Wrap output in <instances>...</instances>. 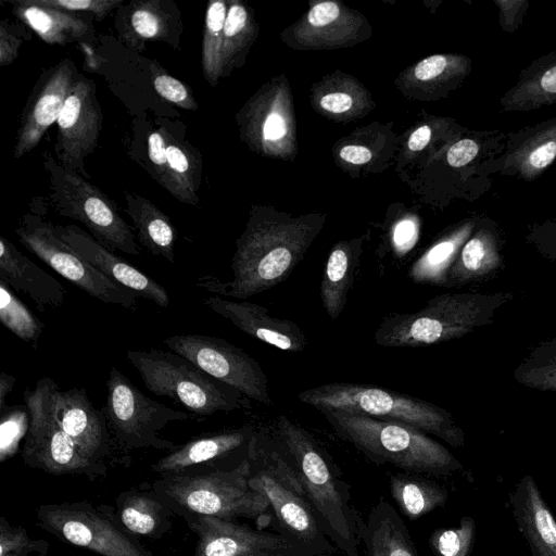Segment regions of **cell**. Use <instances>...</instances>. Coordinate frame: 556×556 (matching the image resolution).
<instances>
[{"instance_id":"obj_1","label":"cell","mask_w":556,"mask_h":556,"mask_svg":"<svg viewBox=\"0 0 556 556\" xmlns=\"http://www.w3.org/2000/svg\"><path fill=\"white\" fill-rule=\"evenodd\" d=\"M274 442L329 540L344 556H359L358 511L352 503L350 484L329 454L307 430L285 415L276 419Z\"/></svg>"},{"instance_id":"obj_2","label":"cell","mask_w":556,"mask_h":556,"mask_svg":"<svg viewBox=\"0 0 556 556\" xmlns=\"http://www.w3.org/2000/svg\"><path fill=\"white\" fill-rule=\"evenodd\" d=\"M247 458L249 482L267 500L275 532L287 540L298 556L333 555L338 548L326 534L274 440L256 431L248 446Z\"/></svg>"},{"instance_id":"obj_3","label":"cell","mask_w":556,"mask_h":556,"mask_svg":"<svg viewBox=\"0 0 556 556\" xmlns=\"http://www.w3.org/2000/svg\"><path fill=\"white\" fill-rule=\"evenodd\" d=\"M245 457L231 469L198 468L162 475L151 484L173 513L185 521L210 516L220 519H261L269 513L265 496L250 482Z\"/></svg>"},{"instance_id":"obj_4","label":"cell","mask_w":556,"mask_h":556,"mask_svg":"<svg viewBox=\"0 0 556 556\" xmlns=\"http://www.w3.org/2000/svg\"><path fill=\"white\" fill-rule=\"evenodd\" d=\"M336 433L370 462L406 472L450 476L460 462L441 443L412 426L345 412L321 413Z\"/></svg>"},{"instance_id":"obj_5","label":"cell","mask_w":556,"mask_h":556,"mask_svg":"<svg viewBox=\"0 0 556 556\" xmlns=\"http://www.w3.org/2000/svg\"><path fill=\"white\" fill-rule=\"evenodd\" d=\"M513 298L505 291L440 294L415 313L386 317L375 341L386 348H416L457 339L492 324L496 311Z\"/></svg>"},{"instance_id":"obj_6","label":"cell","mask_w":556,"mask_h":556,"mask_svg":"<svg viewBox=\"0 0 556 556\" xmlns=\"http://www.w3.org/2000/svg\"><path fill=\"white\" fill-rule=\"evenodd\" d=\"M298 399L320 413L339 410L396 421L433 434L454 447L465 444V433L450 412L377 386L332 382L303 390Z\"/></svg>"},{"instance_id":"obj_7","label":"cell","mask_w":556,"mask_h":556,"mask_svg":"<svg viewBox=\"0 0 556 556\" xmlns=\"http://www.w3.org/2000/svg\"><path fill=\"white\" fill-rule=\"evenodd\" d=\"M126 358L149 391L172 399L192 416H210L250 407L249 399L241 392L172 351L129 350Z\"/></svg>"},{"instance_id":"obj_8","label":"cell","mask_w":556,"mask_h":556,"mask_svg":"<svg viewBox=\"0 0 556 556\" xmlns=\"http://www.w3.org/2000/svg\"><path fill=\"white\" fill-rule=\"evenodd\" d=\"M43 168L49 178L50 202L59 215L85 225L90 235L111 251L140 254L132 228L103 191L64 167L49 152L43 154Z\"/></svg>"},{"instance_id":"obj_9","label":"cell","mask_w":556,"mask_h":556,"mask_svg":"<svg viewBox=\"0 0 556 556\" xmlns=\"http://www.w3.org/2000/svg\"><path fill=\"white\" fill-rule=\"evenodd\" d=\"M58 387L52 378L42 377L34 389L24 391L30 416L22 448L24 464L47 473L84 476L90 481L105 477L106 464L87 458L60 426L53 408Z\"/></svg>"},{"instance_id":"obj_10","label":"cell","mask_w":556,"mask_h":556,"mask_svg":"<svg viewBox=\"0 0 556 556\" xmlns=\"http://www.w3.org/2000/svg\"><path fill=\"white\" fill-rule=\"evenodd\" d=\"M106 402L102 407L115 446L124 451L155 448L173 451L177 445L160 435L168 424L194 418L142 393L116 367L109 371Z\"/></svg>"},{"instance_id":"obj_11","label":"cell","mask_w":556,"mask_h":556,"mask_svg":"<svg viewBox=\"0 0 556 556\" xmlns=\"http://www.w3.org/2000/svg\"><path fill=\"white\" fill-rule=\"evenodd\" d=\"M37 526L58 540L100 556H153L118 522L112 506L90 502L41 504Z\"/></svg>"},{"instance_id":"obj_12","label":"cell","mask_w":556,"mask_h":556,"mask_svg":"<svg viewBox=\"0 0 556 556\" xmlns=\"http://www.w3.org/2000/svg\"><path fill=\"white\" fill-rule=\"evenodd\" d=\"M20 242L60 276L101 302L135 309L139 294L114 282L63 241L53 224L25 214L15 229Z\"/></svg>"},{"instance_id":"obj_13","label":"cell","mask_w":556,"mask_h":556,"mask_svg":"<svg viewBox=\"0 0 556 556\" xmlns=\"http://www.w3.org/2000/svg\"><path fill=\"white\" fill-rule=\"evenodd\" d=\"M164 344L169 351L238 390L249 400L273 405L268 379L260 363L225 339L199 333H179L167 337Z\"/></svg>"},{"instance_id":"obj_14","label":"cell","mask_w":556,"mask_h":556,"mask_svg":"<svg viewBox=\"0 0 556 556\" xmlns=\"http://www.w3.org/2000/svg\"><path fill=\"white\" fill-rule=\"evenodd\" d=\"M56 127L55 159L64 167L90 178L85 159L96 150L102 127L97 86L90 78L76 76Z\"/></svg>"},{"instance_id":"obj_15","label":"cell","mask_w":556,"mask_h":556,"mask_svg":"<svg viewBox=\"0 0 556 556\" xmlns=\"http://www.w3.org/2000/svg\"><path fill=\"white\" fill-rule=\"evenodd\" d=\"M186 523L198 538L194 556H298L279 533L237 520L202 516Z\"/></svg>"},{"instance_id":"obj_16","label":"cell","mask_w":556,"mask_h":556,"mask_svg":"<svg viewBox=\"0 0 556 556\" xmlns=\"http://www.w3.org/2000/svg\"><path fill=\"white\" fill-rule=\"evenodd\" d=\"M79 73L71 59H62L39 76L21 115L13 156L34 150L48 128L56 123Z\"/></svg>"},{"instance_id":"obj_17","label":"cell","mask_w":556,"mask_h":556,"mask_svg":"<svg viewBox=\"0 0 556 556\" xmlns=\"http://www.w3.org/2000/svg\"><path fill=\"white\" fill-rule=\"evenodd\" d=\"M556 161V116L508 131L503 151L488 165L486 173L531 182Z\"/></svg>"},{"instance_id":"obj_18","label":"cell","mask_w":556,"mask_h":556,"mask_svg":"<svg viewBox=\"0 0 556 556\" xmlns=\"http://www.w3.org/2000/svg\"><path fill=\"white\" fill-rule=\"evenodd\" d=\"M53 408L60 426L79 451L92 462L106 464L115 444L103 410L92 405L86 389L61 391L58 387Z\"/></svg>"},{"instance_id":"obj_19","label":"cell","mask_w":556,"mask_h":556,"mask_svg":"<svg viewBox=\"0 0 556 556\" xmlns=\"http://www.w3.org/2000/svg\"><path fill=\"white\" fill-rule=\"evenodd\" d=\"M148 154L162 187L181 203L199 202L202 160L193 147L161 128L150 134Z\"/></svg>"},{"instance_id":"obj_20","label":"cell","mask_w":556,"mask_h":556,"mask_svg":"<svg viewBox=\"0 0 556 556\" xmlns=\"http://www.w3.org/2000/svg\"><path fill=\"white\" fill-rule=\"evenodd\" d=\"M53 230L58 237L114 282L162 308L169 305V296L163 286L114 254L80 227L53 225Z\"/></svg>"},{"instance_id":"obj_21","label":"cell","mask_w":556,"mask_h":556,"mask_svg":"<svg viewBox=\"0 0 556 556\" xmlns=\"http://www.w3.org/2000/svg\"><path fill=\"white\" fill-rule=\"evenodd\" d=\"M203 303L214 313L231 321L238 329L279 350L301 352L307 339L292 320L271 316L268 309L248 301H235L213 295Z\"/></svg>"},{"instance_id":"obj_22","label":"cell","mask_w":556,"mask_h":556,"mask_svg":"<svg viewBox=\"0 0 556 556\" xmlns=\"http://www.w3.org/2000/svg\"><path fill=\"white\" fill-rule=\"evenodd\" d=\"M115 27L125 46L141 51L148 40L178 48L182 24L173 1L136 0L117 9Z\"/></svg>"},{"instance_id":"obj_23","label":"cell","mask_w":556,"mask_h":556,"mask_svg":"<svg viewBox=\"0 0 556 556\" xmlns=\"http://www.w3.org/2000/svg\"><path fill=\"white\" fill-rule=\"evenodd\" d=\"M255 432L254 427L248 425L191 439L156 460L151 469L162 476L198 468H218L215 466L217 462L247 448Z\"/></svg>"},{"instance_id":"obj_24","label":"cell","mask_w":556,"mask_h":556,"mask_svg":"<svg viewBox=\"0 0 556 556\" xmlns=\"http://www.w3.org/2000/svg\"><path fill=\"white\" fill-rule=\"evenodd\" d=\"M504 238L497 223L482 215L447 274L446 287L484 281L504 267Z\"/></svg>"},{"instance_id":"obj_25","label":"cell","mask_w":556,"mask_h":556,"mask_svg":"<svg viewBox=\"0 0 556 556\" xmlns=\"http://www.w3.org/2000/svg\"><path fill=\"white\" fill-rule=\"evenodd\" d=\"M509 506L532 556H556V519L532 476L516 484Z\"/></svg>"},{"instance_id":"obj_26","label":"cell","mask_w":556,"mask_h":556,"mask_svg":"<svg viewBox=\"0 0 556 556\" xmlns=\"http://www.w3.org/2000/svg\"><path fill=\"white\" fill-rule=\"evenodd\" d=\"M0 280L13 290L27 294L39 311L64 304V286L3 236L0 237Z\"/></svg>"},{"instance_id":"obj_27","label":"cell","mask_w":556,"mask_h":556,"mask_svg":"<svg viewBox=\"0 0 556 556\" xmlns=\"http://www.w3.org/2000/svg\"><path fill=\"white\" fill-rule=\"evenodd\" d=\"M356 527L366 556H419L404 520L383 496L366 519L358 513Z\"/></svg>"},{"instance_id":"obj_28","label":"cell","mask_w":556,"mask_h":556,"mask_svg":"<svg viewBox=\"0 0 556 556\" xmlns=\"http://www.w3.org/2000/svg\"><path fill=\"white\" fill-rule=\"evenodd\" d=\"M115 515L121 526L134 536L162 539L173 527L175 515L155 493L152 484L121 492L115 497Z\"/></svg>"},{"instance_id":"obj_29","label":"cell","mask_w":556,"mask_h":556,"mask_svg":"<svg viewBox=\"0 0 556 556\" xmlns=\"http://www.w3.org/2000/svg\"><path fill=\"white\" fill-rule=\"evenodd\" d=\"M13 14L50 46H66L89 38L93 27L83 16L42 4L39 0H15Z\"/></svg>"},{"instance_id":"obj_30","label":"cell","mask_w":556,"mask_h":556,"mask_svg":"<svg viewBox=\"0 0 556 556\" xmlns=\"http://www.w3.org/2000/svg\"><path fill=\"white\" fill-rule=\"evenodd\" d=\"M556 104V51L521 70L516 83L500 98L503 112H528Z\"/></svg>"},{"instance_id":"obj_31","label":"cell","mask_w":556,"mask_h":556,"mask_svg":"<svg viewBox=\"0 0 556 556\" xmlns=\"http://www.w3.org/2000/svg\"><path fill=\"white\" fill-rule=\"evenodd\" d=\"M125 212L132 223L139 242L154 256L175 263L177 230L169 217L149 199L125 191Z\"/></svg>"},{"instance_id":"obj_32","label":"cell","mask_w":556,"mask_h":556,"mask_svg":"<svg viewBox=\"0 0 556 556\" xmlns=\"http://www.w3.org/2000/svg\"><path fill=\"white\" fill-rule=\"evenodd\" d=\"M481 216H472L453 232L435 242L408 269V277L416 283L447 285V274L462 247L475 231Z\"/></svg>"},{"instance_id":"obj_33","label":"cell","mask_w":556,"mask_h":556,"mask_svg":"<svg viewBox=\"0 0 556 556\" xmlns=\"http://www.w3.org/2000/svg\"><path fill=\"white\" fill-rule=\"evenodd\" d=\"M391 496L409 520H417L447 501L446 489L433 480L414 472H400L390 477Z\"/></svg>"},{"instance_id":"obj_34","label":"cell","mask_w":556,"mask_h":556,"mask_svg":"<svg viewBox=\"0 0 556 556\" xmlns=\"http://www.w3.org/2000/svg\"><path fill=\"white\" fill-rule=\"evenodd\" d=\"M357 261L354 251L344 244L336 247L327 258L320 283V298L325 312L332 320L345 307Z\"/></svg>"},{"instance_id":"obj_35","label":"cell","mask_w":556,"mask_h":556,"mask_svg":"<svg viewBox=\"0 0 556 556\" xmlns=\"http://www.w3.org/2000/svg\"><path fill=\"white\" fill-rule=\"evenodd\" d=\"M514 379L530 389L556 392V337L532 346L515 368Z\"/></svg>"},{"instance_id":"obj_36","label":"cell","mask_w":556,"mask_h":556,"mask_svg":"<svg viewBox=\"0 0 556 556\" xmlns=\"http://www.w3.org/2000/svg\"><path fill=\"white\" fill-rule=\"evenodd\" d=\"M228 8L225 1L207 3L201 46V66L205 79L215 86L222 76L224 25Z\"/></svg>"},{"instance_id":"obj_37","label":"cell","mask_w":556,"mask_h":556,"mask_svg":"<svg viewBox=\"0 0 556 556\" xmlns=\"http://www.w3.org/2000/svg\"><path fill=\"white\" fill-rule=\"evenodd\" d=\"M0 320L7 329L26 343L36 344L45 328V324L2 280H0Z\"/></svg>"},{"instance_id":"obj_38","label":"cell","mask_w":556,"mask_h":556,"mask_svg":"<svg viewBox=\"0 0 556 556\" xmlns=\"http://www.w3.org/2000/svg\"><path fill=\"white\" fill-rule=\"evenodd\" d=\"M476 536V522L465 516L453 528L434 530L429 538V546L434 556H469Z\"/></svg>"},{"instance_id":"obj_39","label":"cell","mask_w":556,"mask_h":556,"mask_svg":"<svg viewBox=\"0 0 556 556\" xmlns=\"http://www.w3.org/2000/svg\"><path fill=\"white\" fill-rule=\"evenodd\" d=\"M30 416L26 405H11L0 410V462L13 457L26 438Z\"/></svg>"},{"instance_id":"obj_40","label":"cell","mask_w":556,"mask_h":556,"mask_svg":"<svg viewBox=\"0 0 556 556\" xmlns=\"http://www.w3.org/2000/svg\"><path fill=\"white\" fill-rule=\"evenodd\" d=\"M49 547L48 541L33 539L25 528L0 517V556H47Z\"/></svg>"},{"instance_id":"obj_41","label":"cell","mask_w":556,"mask_h":556,"mask_svg":"<svg viewBox=\"0 0 556 556\" xmlns=\"http://www.w3.org/2000/svg\"><path fill=\"white\" fill-rule=\"evenodd\" d=\"M150 72L153 87L160 97L184 110H198L192 90L186 84L169 75L157 63L150 64Z\"/></svg>"},{"instance_id":"obj_42","label":"cell","mask_w":556,"mask_h":556,"mask_svg":"<svg viewBox=\"0 0 556 556\" xmlns=\"http://www.w3.org/2000/svg\"><path fill=\"white\" fill-rule=\"evenodd\" d=\"M525 240L540 256L556 266V218L529 225Z\"/></svg>"},{"instance_id":"obj_43","label":"cell","mask_w":556,"mask_h":556,"mask_svg":"<svg viewBox=\"0 0 556 556\" xmlns=\"http://www.w3.org/2000/svg\"><path fill=\"white\" fill-rule=\"evenodd\" d=\"M42 4L66 12H89L97 21L105 18L114 9L123 5V0H39Z\"/></svg>"},{"instance_id":"obj_44","label":"cell","mask_w":556,"mask_h":556,"mask_svg":"<svg viewBox=\"0 0 556 556\" xmlns=\"http://www.w3.org/2000/svg\"><path fill=\"white\" fill-rule=\"evenodd\" d=\"M498 9V22L501 28L508 34H514L522 24L529 9L528 0H494Z\"/></svg>"},{"instance_id":"obj_45","label":"cell","mask_w":556,"mask_h":556,"mask_svg":"<svg viewBox=\"0 0 556 556\" xmlns=\"http://www.w3.org/2000/svg\"><path fill=\"white\" fill-rule=\"evenodd\" d=\"M23 43L13 25L3 20L0 22V66L12 64L18 56Z\"/></svg>"},{"instance_id":"obj_46","label":"cell","mask_w":556,"mask_h":556,"mask_svg":"<svg viewBox=\"0 0 556 556\" xmlns=\"http://www.w3.org/2000/svg\"><path fill=\"white\" fill-rule=\"evenodd\" d=\"M339 13L340 10L337 3L332 1L320 2L309 11L307 20L311 25L320 27L333 22Z\"/></svg>"},{"instance_id":"obj_47","label":"cell","mask_w":556,"mask_h":556,"mask_svg":"<svg viewBox=\"0 0 556 556\" xmlns=\"http://www.w3.org/2000/svg\"><path fill=\"white\" fill-rule=\"evenodd\" d=\"M417 237V228L415 224L405 219L400 222L393 232V240L396 248L401 251H406L414 245Z\"/></svg>"},{"instance_id":"obj_48","label":"cell","mask_w":556,"mask_h":556,"mask_svg":"<svg viewBox=\"0 0 556 556\" xmlns=\"http://www.w3.org/2000/svg\"><path fill=\"white\" fill-rule=\"evenodd\" d=\"M352 98L343 92L328 93L320 99V106L328 112L344 113L352 106Z\"/></svg>"},{"instance_id":"obj_49","label":"cell","mask_w":556,"mask_h":556,"mask_svg":"<svg viewBox=\"0 0 556 556\" xmlns=\"http://www.w3.org/2000/svg\"><path fill=\"white\" fill-rule=\"evenodd\" d=\"M286 134V124L283 118L277 114L271 113L267 116L263 127V136L267 141H275L282 138Z\"/></svg>"},{"instance_id":"obj_50","label":"cell","mask_w":556,"mask_h":556,"mask_svg":"<svg viewBox=\"0 0 556 556\" xmlns=\"http://www.w3.org/2000/svg\"><path fill=\"white\" fill-rule=\"evenodd\" d=\"M340 156L349 163L361 165L370 161L371 152L362 146H345L341 149Z\"/></svg>"},{"instance_id":"obj_51","label":"cell","mask_w":556,"mask_h":556,"mask_svg":"<svg viewBox=\"0 0 556 556\" xmlns=\"http://www.w3.org/2000/svg\"><path fill=\"white\" fill-rule=\"evenodd\" d=\"M432 129L428 125L420 126L408 139V148L412 151H420L430 142Z\"/></svg>"},{"instance_id":"obj_52","label":"cell","mask_w":556,"mask_h":556,"mask_svg":"<svg viewBox=\"0 0 556 556\" xmlns=\"http://www.w3.org/2000/svg\"><path fill=\"white\" fill-rule=\"evenodd\" d=\"M16 378L12 375H8L5 372L0 374V410L7 407V397L9 393L12 391Z\"/></svg>"},{"instance_id":"obj_53","label":"cell","mask_w":556,"mask_h":556,"mask_svg":"<svg viewBox=\"0 0 556 556\" xmlns=\"http://www.w3.org/2000/svg\"><path fill=\"white\" fill-rule=\"evenodd\" d=\"M313 556H332V555H328V554H320V555H313Z\"/></svg>"},{"instance_id":"obj_54","label":"cell","mask_w":556,"mask_h":556,"mask_svg":"<svg viewBox=\"0 0 556 556\" xmlns=\"http://www.w3.org/2000/svg\"><path fill=\"white\" fill-rule=\"evenodd\" d=\"M55 556H68V555H55Z\"/></svg>"}]
</instances>
